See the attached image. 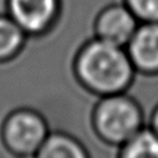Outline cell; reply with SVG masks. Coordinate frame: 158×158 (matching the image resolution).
Returning a JSON list of instances; mask_svg holds the SVG:
<instances>
[{
  "instance_id": "cell-1",
  "label": "cell",
  "mask_w": 158,
  "mask_h": 158,
  "mask_svg": "<svg viewBox=\"0 0 158 158\" xmlns=\"http://www.w3.org/2000/svg\"><path fill=\"white\" fill-rule=\"evenodd\" d=\"M133 64L121 46L95 38L80 51L75 69L79 79L90 90L100 94H118L133 74Z\"/></svg>"
},
{
  "instance_id": "cell-2",
  "label": "cell",
  "mask_w": 158,
  "mask_h": 158,
  "mask_svg": "<svg viewBox=\"0 0 158 158\" xmlns=\"http://www.w3.org/2000/svg\"><path fill=\"white\" fill-rule=\"evenodd\" d=\"M141 111L130 98L112 94L98 105L94 122L99 135L111 143H125L141 128Z\"/></svg>"
},
{
  "instance_id": "cell-3",
  "label": "cell",
  "mask_w": 158,
  "mask_h": 158,
  "mask_svg": "<svg viewBox=\"0 0 158 158\" xmlns=\"http://www.w3.org/2000/svg\"><path fill=\"white\" fill-rule=\"evenodd\" d=\"M48 136L44 118L28 109L16 110L7 116L2 127V141L16 156L36 154Z\"/></svg>"
},
{
  "instance_id": "cell-4",
  "label": "cell",
  "mask_w": 158,
  "mask_h": 158,
  "mask_svg": "<svg viewBox=\"0 0 158 158\" xmlns=\"http://www.w3.org/2000/svg\"><path fill=\"white\" fill-rule=\"evenodd\" d=\"M139 23L123 2L107 5L95 19L96 38L121 47L127 46Z\"/></svg>"
},
{
  "instance_id": "cell-5",
  "label": "cell",
  "mask_w": 158,
  "mask_h": 158,
  "mask_svg": "<svg viewBox=\"0 0 158 158\" xmlns=\"http://www.w3.org/2000/svg\"><path fill=\"white\" fill-rule=\"evenodd\" d=\"M127 53L135 68L158 72V22H141L127 43Z\"/></svg>"
},
{
  "instance_id": "cell-6",
  "label": "cell",
  "mask_w": 158,
  "mask_h": 158,
  "mask_svg": "<svg viewBox=\"0 0 158 158\" xmlns=\"http://www.w3.org/2000/svg\"><path fill=\"white\" fill-rule=\"evenodd\" d=\"M57 0H11L14 21L25 31L40 32L46 28L57 12Z\"/></svg>"
},
{
  "instance_id": "cell-7",
  "label": "cell",
  "mask_w": 158,
  "mask_h": 158,
  "mask_svg": "<svg viewBox=\"0 0 158 158\" xmlns=\"http://www.w3.org/2000/svg\"><path fill=\"white\" fill-rule=\"evenodd\" d=\"M35 156L36 158H88L84 147L65 133L48 135Z\"/></svg>"
},
{
  "instance_id": "cell-8",
  "label": "cell",
  "mask_w": 158,
  "mask_h": 158,
  "mask_svg": "<svg viewBox=\"0 0 158 158\" xmlns=\"http://www.w3.org/2000/svg\"><path fill=\"white\" fill-rule=\"evenodd\" d=\"M123 144L121 158H158V135L154 131L139 130Z\"/></svg>"
},
{
  "instance_id": "cell-9",
  "label": "cell",
  "mask_w": 158,
  "mask_h": 158,
  "mask_svg": "<svg viewBox=\"0 0 158 158\" xmlns=\"http://www.w3.org/2000/svg\"><path fill=\"white\" fill-rule=\"evenodd\" d=\"M22 28L11 20L0 17V60L11 58L22 44Z\"/></svg>"
},
{
  "instance_id": "cell-10",
  "label": "cell",
  "mask_w": 158,
  "mask_h": 158,
  "mask_svg": "<svg viewBox=\"0 0 158 158\" xmlns=\"http://www.w3.org/2000/svg\"><path fill=\"white\" fill-rule=\"evenodd\" d=\"M122 2L139 22H158V0H123Z\"/></svg>"
},
{
  "instance_id": "cell-11",
  "label": "cell",
  "mask_w": 158,
  "mask_h": 158,
  "mask_svg": "<svg viewBox=\"0 0 158 158\" xmlns=\"http://www.w3.org/2000/svg\"><path fill=\"white\" fill-rule=\"evenodd\" d=\"M153 131L158 135V109L156 110V112H154V115H153Z\"/></svg>"
},
{
  "instance_id": "cell-12",
  "label": "cell",
  "mask_w": 158,
  "mask_h": 158,
  "mask_svg": "<svg viewBox=\"0 0 158 158\" xmlns=\"http://www.w3.org/2000/svg\"><path fill=\"white\" fill-rule=\"evenodd\" d=\"M17 158H36L35 154H27V156H17Z\"/></svg>"
}]
</instances>
